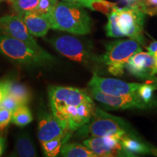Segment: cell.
I'll list each match as a JSON object with an SVG mask.
<instances>
[{"label": "cell", "mask_w": 157, "mask_h": 157, "mask_svg": "<svg viewBox=\"0 0 157 157\" xmlns=\"http://www.w3.org/2000/svg\"><path fill=\"white\" fill-rule=\"evenodd\" d=\"M48 17L51 29L55 30L78 35H85L91 32V17L84 7L79 4L58 2Z\"/></svg>", "instance_id": "cell-1"}, {"label": "cell", "mask_w": 157, "mask_h": 157, "mask_svg": "<svg viewBox=\"0 0 157 157\" xmlns=\"http://www.w3.org/2000/svg\"><path fill=\"white\" fill-rule=\"evenodd\" d=\"M82 137L113 136L119 138L132 135L128 124L121 118L109 114L103 110L95 108L89 122L78 129Z\"/></svg>", "instance_id": "cell-2"}, {"label": "cell", "mask_w": 157, "mask_h": 157, "mask_svg": "<svg viewBox=\"0 0 157 157\" xmlns=\"http://www.w3.org/2000/svg\"><path fill=\"white\" fill-rule=\"evenodd\" d=\"M0 52L18 63L42 66L53 60V57L44 50L32 48L26 43L7 35H0Z\"/></svg>", "instance_id": "cell-3"}, {"label": "cell", "mask_w": 157, "mask_h": 157, "mask_svg": "<svg viewBox=\"0 0 157 157\" xmlns=\"http://www.w3.org/2000/svg\"><path fill=\"white\" fill-rule=\"evenodd\" d=\"M106 51L100 60L108 67L109 73L117 76L124 74L126 64L133 55L142 51L140 44L134 39L117 40L105 44Z\"/></svg>", "instance_id": "cell-4"}, {"label": "cell", "mask_w": 157, "mask_h": 157, "mask_svg": "<svg viewBox=\"0 0 157 157\" xmlns=\"http://www.w3.org/2000/svg\"><path fill=\"white\" fill-rule=\"evenodd\" d=\"M118 25L123 36H129L140 44H144L143 25L146 13L139 6H127L119 8L116 6Z\"/></svg>", "instance_id": "cell-5"}, {"label": "cell", "mask_w": 157, "mask_h": 157, "mask_svg": "<svg viewBox=\"0 0 157 157\" xmlns=\"http://www.w3.org/2000/svg\"><path fill=\"white\" fill-rule=\"evenodd\" d=\"M53 48L63 56L74 61L89 64L95 61H101L92 53L80 39L71 36H61L49 40Z\"/></svg>", "instance_id": "cell-6"}, {"label": "cell", "mask_w": 157, "mask_h": 157, "mask_svg": "<svg viewBox=\"0 0 157 157\" xmlns=\"http://www.w3.org/2000/svg\"><path fill=\"white\" fill-rule=\"evenodd\" d=\"M95 109V104L93 101L78 105H68L52 109V113L60 120L64 121L72 132L89 122Z\"/></svg>", "instance_id": "cell-7"}, {"label": "cell", "mask_w": 157, "mask_h": 157, "mask_svg": "<svg viewBox=\"0 0 157 157\" xmlns=\"http://www.w3.org/2000/svg\"><path fill=\"white\" fill-rule=\"evenodd\" d=\"M48 95L51 110L93 102L85 90L78 88L52 86L49 88Z\"/></svg>", "instance_id": "cell-8"}, {"label": "cell", "mask_w": 157, "mask_h": 157, "mask_svg": "<svg viewBox=\"0 0 157 157\" xmlns=\"http://www.w3.org/2000/svg\"><path fill=\"white\" fill-rule=\"evenodd\" d=\"M0 32L22 41L36 50H43L29 33L24 22L18 15H7L0 17Z\"/></svg>", "instance_id": "cell-9"}, {"label": "cell", "mask_w": 157, "mask_h": 157, "mask_svg": "<svg viewBox=\"0 0 157 157\" xmlns=\"http://www.w3.org/2000/svg\"><path fill=\"white\" fill-rule=\"evenodd\" d=\"M140 84L129 83L112 78H104L94 73L88 83L90 89H94L111 95H126L136 93Z\"/></svg>", "instance_id": "cell-10"}, {"label": "cell", "mask_w": 157, "mask_h": 157, "mask_svg": "<svg viewBox=\"0 0 157 157\" xmlns=\"http://www.w3.org/2000/svg\"><path fill=\"white\" fill-rule=\"evenodd\" d=\"M92 97L96 101L105 104L112 109H146L147 103L136 93L126 95H111L98 90L90 89Z\"/></svg>", "instance_id": "cell-11"}, {"label": "cell", "mask_w": 157, "mask_h": 157, "mask_svg": "<svg viewBox=\"0 0 157 157\" xmlns=\"http://www.w3.org/2000/svg\"><path fill=\"white\" fill-rule=\"evenodd\" d=\"M84 145L98 156H131L123 148L119 138L113 136L93 137L84 140Z\"/></svg>", "instance_id": "cell-12"}, {"label": "cell", "mask_w": 157, "mask_h": 157, "mask_svg": "<svg viewBox=\"0 0 157 157\" xmlns=\"http://www.w3.org/2000/svg\"><path fill=\"white\" fill-rule=\"evenodd\" d=\"M71 132L64 121L55 117L53 113L42 112L39 114L38 138L41 143L59 137H66Z\"/></svg>", "instance_id": "cell-13"}, {"label": "cell", "mask_w": 157, "mask_h": 157, "mask_svg": "<svg viewBox=\"0 0 157 157\" xmlns=\"http://www.w3.org/2000/svg\"><path fill=\"white\" fill-rule=\"evenodd\" d=\"M125 68L138 78H149L157 74V61L148 52L141 51L129 58Z\"/></svg>", "instance_id": "cell-14"}, {"label": "cell", "mask_w": 157, "mask_h": 157, "mask_svg": "<svg viewBox=\"0 0 157 157\" xmlns=\"http://www.w3.org/2000/svg\"><path fill=\"white\" fill-rule=\"evenodd\" d=\"M24 22L29 33L32 36L43 37L51 29L48 15L39 14L34 12H28L18 15Z\"/></svg>", "instance_id": "cell-15"}, {"label": "cell", "mask_w": 157, "mask_h": 157, "mask_svg": "<svg viewBox=\"0 0 157 157\" xmlns=\"http://www.w3.org/2000/svg\"><path fill=\"white\" fill-rule=\"evenodd\" d=\"M15 154L16 156L21 157L36 156V148L28 133L21 132L17 135L15 142Z\"/></svg>", "instance_id": "cell-16"}, {"label": "cell", "mask_w": 157, "mask_h": 157, "mask_svg": "<svg viewBox=\"0 0 157 157\" xmlns=\"http://www.w3.org/2000/svg\"><path fill=\"white\" fill-rule=\"evenodd\" d=\"M60 154L61 156L66 157H98L87 146L78 143H68V142L62 144Z\"/></svg>", "instance_id": "cell-17"}, {"label": "cell", "mask_w": 157, "mask_h": 157, "mask_svg": "<svg viewBox=\"0 0 157 157\" xmlns=\"http://www.w3.org/2000/svg\"><path fill=\"white\" fill-rule=\"evenodd\" d=\"M8 94L13 96L21 105H28L31 101V92L25 84L17 82L7 80Z\"/></svg>", "instance_id": "cell-18"}, {"label": "cell", "mask_w": 157, "mask_h": 157, "mask_svg": "<svg viewBox=\"0 0 157 157\" xmlns=\"http://www.w3.org/2000/svg\"><path fill=\"white\" fill-rule=\"evenodd\" d=\"M123 148L131 156L134 154H148L151 152V149L147 147L144 143L137 140L134 136L129 135L123 137L121 140Z\"/></svg>", "instance_id": "cell-19"}, {"label": "cell", "mask_w": 157, "mask_h": 157, "mask_svg": "<svg viewBox=\"0 0 157 157\" xmlns=\"http://www.w3.org/2000/svg\"><path fill=\"white\" fill-rule=\"evenodd\" d=\"M32 120V114L27 105H21L12 113L11 121L18 127L26 126Z\"/></svg>", "instance_id": "cell-20"}, {"label": "cell", "mask_w": 157, "mask_h": 157, "mask_svg": "<svg viewBox=\"0 0 157 157\" xmlns=\"http://www.w3.org/2000/svg\"><path fill=\"white\" fill-rule=\"evenodd\" d=\"M116 6L112 9V10L106 15L108 17V23L105 26V31H106V35L110 37H120L123 36L118 25V14L116 10Z\"/></svg>", "instance_id": "cell-21"}, {"label": "cell", "mask_w": 157, "mask_h": 157, "mask_svg": "<svg viewBox=\"0 0 157 157\" xmlns=\"http://www.w3.org/2000/svg\"><path fill=\"white\" fill-rule=\"evenodd\" d=\"M65 137H59L42 143V150L46 156L54 157L60 154Z\"/></svg>", "instance_id": "cell-22"}, {"label": "cell", "mask_w": 157, "mask_h": 157, "mask_svg": "<svg viewBox=\"0 0 157 157\" xmlns=\"http://www.w3.org/2000/svg\"><path fill=\"white\" fill-rule=\"evenodd\" d=\"M62 1L68 2L77 3L87 7L92 10L104 12L106 10L108 2L106 0H62Z\"/></svg>", "instance_id": "cell-23"}, {"label": "cell", "mask_w": 157, "mask_h": 157, "mask_svg": "<svg viewBox=\"0 0 157 157\" xmlns=\"http://www.w3.org/2000/svg\"><path fill=\"white\" fill-rule=\"evenodd\" d=\"M40 0H13V7L17 15L34 11Z\"/></svg>", "instance_id": "cell-24"}, {"label": "cell", "mask_w": 157, "mask_h": 157, "mask_svg": "<svg viewBox=\"0 0 157 157\" xmlns=\"http://www.w3.org/2000/svg\"><path fill=\"white\" fill-rule=\"evenodd\" d=\"M58 2V0H40L36 9L32 12L48 15L52 13Z\"/></svg>", "instance_id": "cell-25"}, {"label": "cell", "mask_w": 157, "mask_h": 157, "mask_svg": "<svg viewBox=\"0 0 157 157\" xmlns=\"http://www.w3.org/2000/svg\"><path fill=\"white\" fill-rule=\"evenodd\" d=\"M155 89L156 88L151 84H140L137 90V93L143 101L147 103H149L152 98L153 92L154 91Z\"/></svg>", "instance_id": "cell-26"}, {"label": "cell", "mask_w": 157, "mask_h": 157, "mask_svg": "<svg viewBox=\"0 0 157 157\" xmlns=\"http://www.w3.org/2000/svg\"><path fill=\"white\" fill-rule=\"evenodd\" d=\"M20 105H21V104H20L19 102L16 99H15L13 96L10 95V94H7L3 98L2 101L0 102V107L9 110L12 112H13Z\"/></svg>", "instance_id": "cell-27"}, {"label": "cell", "mask_w": 157, "mask_h": 157, "mask_svg": "<svg viewBox=\"0 0 157 157\" xmlns=\"http://www.w3.org/2000/svg\"><path fill=\"white\" fill-rule=\"evenodd\" d=\"M13 112L9 110L0 107V131L5 129L11 121Z\"/></svg>", "instance_id": "cell-28"}, {"label": "cell", "mask_w": 157, "mask_h": 157, "mask_svg": "<svg viewBox=\"0 0 157 157\" xmlns=\"http://www.w3.org/2000/svg\"><path fill=\"white\" fill-rule=\"evenodd\" d=\"M8 94V83L7 81L0 82V102Z\"/></svg>", "instance_id": "cell-29"}, {"label": "cell", "mask_w": 157, "mask_h": 157, "mask_svg": "<svg viewBox=\"0 0 157 157\" xmlns=\"http://www.w3.org/2000/svg\"><path fill=\"white\" fill-rule=\"evenodd\" d=\"M123 2L127 4L128 6H139L143 10L144 5V0H121Z\"/></svg>", "instance_id": "cell-30"}, {"label": "cell", "mask_w": 157, "mask_h": 157, "mask_svg": "<svg viewBox=\"0 0 157 157\" xmlns=\"http://www.w3.org/2000/svg\"><path fill=\"white\" fill-rule=\"evenodd\" d=\"M148 52L154 57L157 56V42L151 43V44L147 48Z\"/></svg>", "instance_id": "cell-31"}, {"label": "cell", "mask_w": 157, "mask_h": 157, "mask_svg": "<svg viewBox=\"0 0 157 157\" xmlns=\"http://www.w3.org/2000/svg\"><path fill=\"white\" fill-rule=\"evenodd\" d=\"M143 12L146 14H148L150 15H157V6L154 7H145L143 9Z\"/></svg>", "instance_id": "cell-32"}, {"label": "cell", "mask_w": 157, "mask_h": 157, "mask_svg": "<svg viewBox=\"0 0 157 157\" xmlns=\"http://www.w3.org/2000/svg\"><path fill=\"white\" fill-rule=\"evenodd\" d=\"M145 7H156L157 6V0H144Z\"/></svg>", "instance_id": "cell-33"}, {"label": "cell", "mask_w": 157, "mask_h": 157, "mask_svg": "<svg viewBox=\"0 0 157 157\" xmlns=\"http://www.w3.org/2000/svg\"><path fill=\"white\" fill-rule=\"evenodd\" d=\"M5 141L6 140L5 137H0V156H2V154L4 152V150H5Z\"/></svg>", "instance_id": "cell-34"}, {"label": "cell", "mask_w": 157, "mask_h": 157, "mask_svg": "<svg viewBox=\"0 0 157 157\" xmlns=\"http://www.w3.org/2000/svg\"><path fill=\"white\" fill-rule=\"evenodd\" d=\"M151 151L153 154L156 155L157 156V149H151Z\"/></svg>", "instance_id": "cell-35"}, {"label": "cell", "mask_w": 157, "mask_h": 157, "mask_svg": "<svg viewBox=\"0 0 157 157\" xmlns=\"http://www.w3.org/2000/svg\"><path fill=\"white\" fill-rule=\"evenodd\" d=\"M7 2H13V0H7Z\"/></svg>", "instance_id": "cell-36"}, {"label": "cell", "mask_w": 157, "mask_h": 157, "mask_svg": "<svg viewBox=\"0 0 157 157\" xmlns=\"http://www.w3.org/2000/svg\"><path fill=\"white\" fill-rule=\"evenodd\" d=\"M155 58H156V61H157V56H156V57H154Z\"/></svg>", "instance_id": "cell-37"}, {"label": "cell", "mask_w": 157, "mask_h": 157, "mask_svg": "<svg viewBox=\"0 0 157 157\" xmlns=\"http://www.w3.org/2000/svg\"><path fill=\"white\" fill-rule=\"evenodd\" d=\"M2 1H3V0H0V3H1Z\"/></svg>", "instance_id": "cell-38"}]
</instances>
